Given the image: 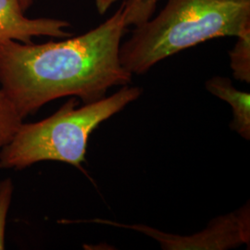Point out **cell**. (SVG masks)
I'll return each instance as SVG.
<instances>
[{"label": "cell", "mask_w": 250, "mask_h": 250, "mask_svg": "<svg viewBox=\"0 0 250 250\" xmlns=\"http://www.w3.org/2000/svg\"><path fill=\"white\" fill-rule=\"evenodd\" d=\"M119 0H95L96 7L99 12V14H104L107 12L108 9Z\"/></svg>", "instance_id": "11"}, {"label": "cell", "mask_w": 250, "mask_h": 250, "mask_svg": "<svg viewBox=\"0 0 250 250\" xmlns=\"http://www.w3.org/2000/svg\"><path fill=\"white\" fill-rule=\"evenodd\" d=\"M19 1H20L21 6V9L25 12L27 9H29L31 8V6L33 5V3H34L35 0H19Z\"/></svg>", "instance_id": "12"}, {"label": "cell", "mask_w": 250, "mask_h": 250, "mask_svg": "<svg viewBox=\"0 0 250 250\" xmlns=\"http://www.w3.org/2000/svg\"><path fill=\"white\" fill-rule=\"evenodd\" d=\"M160 0H125L126 21L128 26L137 25L151 18Z\"/></svg>", "instance_id": "9"}, {"label": "cell", "mask_w": 250, "mask_h": 250, "mask_svg": "<svg viewBox=\"0 0 250 250\" xmlns=\"http://www.w3.org/2000/svg\"><path fill=\"white\" fill-rule=\"evenodd\" d=\"M230 66L236 80L250 83V30L237 36V41L229 52Z\"/></svg>", "instance_id": "8"}, {"label": "cell", "mask_w": 250, "mask_h": 250, "mask_svg": "<svg viewBox=\"0 0 250 250\" xmlns=\"http://www.w3.org/2000/svg\"><path fill=\"white\" fill-rule=\"evenodd\" d=\"M13 191L14 186L11 179L0 181V250H5L6 247L5 232Z\"/></svg>", "instance_id": "10"}, {"label": "cell", "mask_w": 250, "mask_h": 250, "mask_svg": "<svg viewBox=\"0 0 250 250\" xmlns=\"http://www.w3.org/2000/svg\"><path fill=\"white\" fill-rule=\"evenodd\" d=\"M70 23L56 19H30L24 15L19 0H0V43H31L36 36L67 38Z\"/></svg>", "instance_id": "5"}, {"label": "cell", "mask_w": 250, "mask_h": 250, "mask_svg": "<svg viewBox=\"0 0 250 250\" xmlns=\"http://www.w3.org/2000/svg\"><path fill=\"white\" fill-rule=\"evenodd\" d=\"M23 119L0 86V150L10 142Z\"/></svg>", "instance_id": "7"}, {"label": "cell", "mask_w": 250, "mask_h": 250, "mask_svg": "<svg viewBox=\"0 0 250 250\" xmlns=\"http://www.w3.org/2000/svg\"><path fill=\"white\" fill-rule=\"evenodd\" d=\"M127 27L123 3L82 36L44 44L0 43V86L23 120L56 99L72 97L88 104L103 99L109 88L132 81L120 60Z\"/></svg>", "instance_id": "1"}, {"label": "cell", "mask_w": 250, "mask_h": 250, "mask_svg": "<svg viewBox=\"0 0 250 250\" xmlns=\"http://www.w3.org/2000/svg\"><path fill=\"white\" fill-rule=\"evenodd\" d=\"M206 88L232 107L231 129L246 140L250 138V95L233 86L227 77L214 76L207 81Z\"/></svg>", "instance_id": "6"}, {"label": "cell", "mask_w": 250, "mask_h": 250, "mask_svg": "<svg viewBox=\"0 0 250 250\" xmlns=\"http://www.w3.org/2000/svg\"><path fill=\"white\" fill-rule=\"evenodd\" d=\"M250 30V0H168L156 17L135 25L121 45L120 60L140 75L182 50Z\"/></svg>", "instance_id": "2"}, {"label": "cell", "mask_w": 250, "mask_h": 250, "mask_svg": "<svg viewBox=\"0 0 250 250\" xmlns=\"http://www.w3.org/2000/svg\"><path fill=\"white\" fill-rule=\"evenodd\" d=\"M92 222L142 232L159 242L163 250H229L244 244L250 246V203L229 214L215 218L205 230L189 236L166 233L144 224L128 225L100 219Z\"/></svg>", "instance_id": "4"}, {"label": "cell", "mask_w": 250, "mask_h": 250, "mask_svg": "<svg viewBox=\"0 0 250 250\" xmlns=\"http://www.w3.org/2000/svg\"><path fill=\"white\" fill-rule=\"evenodd\" d=\"M139 87L123 86L110 97L78 106L69 99L53 115L24 124L0 150V168L21 170L41 161H61L82 170L91 134L141 95Z\"/></svg>", "instance_id": "3"}]
</instances>
